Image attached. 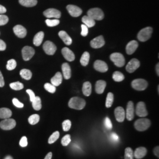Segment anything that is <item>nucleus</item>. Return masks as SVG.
<instances>
[{"mask_svg": "<svg viewBox=\"0 0 159 159\" xmlns=\"http://www.w3.org/2000/svg\"><path fill=\"white\" fill-rule=\"evenodd\" d=\"M71 142V136L70 135H67L64 136L61 139V144L64 146H68Z\"/></svg>", "mask_w": 159, "mask_h": 159, "instance_id": "obj_43", "label": "nucleus"}, {"mask_svg": "<svg viewBox=\"0 0 159 159\" xmlns=\"http://www.w3.org/2000/svg\"><path fill=\"white\" fill-rule=\"evenodd\" d=\"M94 68L96 70L101 73H105L109 69L107 64L101 60H96L94 64Z\"/></svg>", "mask_w": 159, "mask_h": 159, "instance_id": "obj_16", "label": "nucleus"}, {"mask_svg": "<svg viewBox=\"0 0 159 159\" xmlns=\"http://www.w3.org/2000/svg\"><path fill=\"white\" fill-rule=\"evenodd\" d=\"M19 145H20V146H21L22 147H25L27 146L28 142H27V139L26 137L24 136L21 139L20 142H19Z\"/></svg>", "mask_w": 159, "mask_h": 159, "instance_id": "obj_50", "label": "nucleus"}, {"mask_svg": "<svg viewBox=\"0 0 159 159\" xmlns=\"http://www.w3.org/2000/svg\"><path fill=\"white\" fill-rule=\"evenodd\" d=\"M44 34L42 31H40L36 34L33 39V43L35 46H40L44 39Z\"/></svg>", "mask_w": 159, "mask_h": 159, "instance_id": "obj_26", "label": "nucleus"}, {"mask_svg": "<svg viewBox=\"0 0 159 159\" xmlns=\"http://www.w3.org/2000/svg\"><path fill=\"white\" fill-rule=\"evenodd\" d=\"M4 159H12V157H11V156H6L5 158Z\"/></svg>", "mask_w": 159, "mask_h": 159, "instance_id": "obj_58", "label": "nucleus"}, {"mask_svg": "<svg viewBox=\"0 0 159 159\" xmlns=\"http://www.w3.org/2000/svg\"><path fill=\"white\" fill-rule=\"evenodd\" d=\"M16 66H17L16 61L14 59H11L8 61L6 65V68L8 70H12L15 68Z\"/></svg>", "mask_w": 159, "mask_h": 159, "instance_id": "obj_40", "label": "nucleus"}, {"mask_svg": "<svg viewBox=\"0 0 159 159\" xmlns=\"http://www.w3.org/2000/svg\"><path fill=\"white\" fill-rule=\"evenodd\" d=\"M13 31L14 34L21 38H24L27 35V29L21 25H15L13 28Z\"/></svg>", "mask_w": 159, "mask_h": 159, "instance_id": "obj_18", "label": "nucleus"}, {"mask_svg": "<svg viewBox=\"0 0 159 159\" xmlns=\"http://www.w3.org/2000/svg\"><path fill=\"white\" fill-rule=\"evenodd\" d=\"M26 92L28 94V95L29 96V99H30V101L32 102L34 100V99L35 98V94H34V93L33 92V91H32L31 90H29V89H28V90H27V91H26Z\"/></svg>", "mask_w": 159, "mask_h": 159, "instance_id": "obj_51", "label": "nucleus"}, {"mask_svg": "<svg viewBox=\"0 0 159 159\" xmlns=\"http://www.w3.org/2000/svg\"><path fill=\"white\" fill-rule=\"evenodd\" d=\"M104 126L108 130H111L113 127L112 123L111 122V120L109 117H106L104 120Z\"/></svg>", "mask_w": 159, "mask_h": 159, "instance_id": "obj_47", "label": "nucleus"}, {"mask_svg": "<svg viewBox=\"0 0 159 159\" xmlns=\"http://www.w3.org/2000/svg\"><path fill=\"white\" fill-rule=\"evenodd\" d=\"M45 89L50 93H54L56 91V87L50 83H45L44 84Z\"/></svg>", "mask_w": 159, "mask_h": 159, "instance_id": "obj_42", "label": "nucleus"}, {"mask_svg": "<svg viewBox=\"0 0 159 159\" xmlns=\"http://www.w3.org/2000/svg\"><path fill=\"white\" fill-rule=\"evenodd\" d=\"M6 49V44L4 41L0 40V51H4Z\"/></svg>", "mask_w": 159, "mask_h": 159, "instance_id": "obj_52", "label": "nucleus"}, {"mask_svg": "<svg viewBox=\"0 0 159 159\" xmlns=\"http://www.w3.org/2000/svg\"><path fill=\"white\" fill-rule=\"evenodd\" d=\"M105 44V40L102 35L93 39L90 42V45L93 48H99L103 47Z\"/></svg>", "mask_w": 159, "mask_h": 159, "instance_id": "obj_13", "label": "nucleus"}, {"mask_svg": "<svg viewBox=\"0 0 159 159\" xmlns=\"http://www.w3.org/2000/svg\"><path fill=\"white\" fill-rule=\"evenodd\" d=\"M151 125V122L148 119L142 118L137 120L135 123V127L139 132H144L147 130Z\"/></svg>", "mask_w": 159, "mask_h": 159, "instance_id": "obj_2", "label": "nucleus"}, {"mask_svg": "<svg viewBox=\"0 0 159 159\" xmlns=\"http://www.w3.org/2000/svg\"><path fill=\"white\" fill-rule=\"evenodd\" d=\"M109 139H110V140L113 143H117V142H119V136L116 133H112L110 135V137H109Z\"/></svg>", "mask_w": 159, "mask_h": 159, "instance_id": "obj_46", "label": "nucleus"}, {"mask_svg": "<svg viewBox=\"0 0 159 159\" xmlns=\"http://www.w3.org/2000/svg\"><path fill=\"white\" fill-rule=\"evenodd\" d=\"M19 4L26 7H32L37 5V0H19Z\"/></svg>", "mask_w": 159, "mask_h": 159, "instance_id": "obj_30", "label": "nucleus"}, {"mask_svg": "<svg viewBox=\"0 0 159 159\" xmlns=\"http://www.w3.org/2000/svg\"><path fill=\"white\" fill-rule=\"evenodd\" d=\"M40 121V116L38 114H32L28 118V122L31 125H35Z\"/></svg>", "mask_w": 159, "mask_h": 159, "instance_id": "obj_36", "label": "nucleus"}, {"mask_svg": "<svg viewBox=\"0 0 159 159\" xmlns=\"http://www.w3.org/2000/svg\"><path fill=\"white\" fill-rule=\"evenodd\" d=\"M106 87V82L104 80L97 81L96 82V87H95L96 92L99 94H101L103 93Z\"/></svg>", "mask_w": 159, "mask_h": 159, "instance_id": "obj_23", "label": "nucleus"}, {"mask_svg": "<svg viewBox=\"0 0 159 159\" xmlns=\"http://www.w3.org/2000/svg\"><path fill=\"white\" fill-rule=\"evenodd\" d=\"M90 60V54L86 51L82 55L80 58V63L83 66H86L88 65Z\"/></svg>", "mask_w": 159, "mask_h": 159, "instance_id": "obj_33", "label": "nucleus"}, {"mask_svg": "<svg viewBox=\"0 0 159 159\" xmlns=\"http://www.w3.org/2000/svg\"><path fill=\"white\" fill-rule=\"evenodd\" d=\"M63 126V129L64 132H67L68 131L71 126V122L69 120H64L62 124Z\"/></svg>", "mask_w": 159, "mask_h": 159, "instance_id": "obj_44", "label": "nucleus"}, {"mask_svg": "<svg viewBox=\"0 0 159 159\" xmlns=\"http://www.w3.org/2000/svg\"><path fill=\"white\" fill-rule=\"evenodd\" d=\"M132 87L137 91H143L147 88L148 86V83L147 81L144 79L138 78L134 80L132 82Z\"/></svg>", "mask_w": 159, "mask_h": 159, "instance_id": "obj_6", "label": "nucleus"}, {"mask_svg": "<svg viewBox=\"0 0 159 159\" xmlns=\"http://www.w3.org/2000/svg\"><path fill=\"white\" fill-rule=\"evenodd\" d=\"M6 11V8L4 6L0 5V14H3L5 13Z\"/></svg>", "mask_w": 159, "mask_h": 159, "instance_id": "obj_55", "label": "nucleus"}, {"mask_svg": "<svg viewBox=\"0 0 159 159\" xmlns=\"http://www.w3.org/2000/svg\"><path fill=\"white\" fill-rule=\"evenodd\" d=\"M4 77L3 76L0 71V87H2L4 86Z\"/></svg>", "mask_w": 159, "mask_h": 159, "instance_id": "obj_53", "label": "nucleus"}, {"mask_svg": "<svg viewBox=\"0 0 159 159\" xmlns=\"http://www.w3.org/2000/svg\"><path fill=\"white\" fill-rule=\"evenodd\" d=\"M20 76L25 80H29L32 77V73L28 69H22L20 71Z\"/></svg>", "mask_w": 159, "mask_h": 159, "instance_id": "obj_32", "label": "nucleus"}, {"mask_svg": "<svg viewBox=\"0 0 159 159\" xmlns=\"http://www.w3.org/2000/svg\"><path fill=\"white\" fill-rule=\"evenodd\" d=\"M86 104V101L78 97H74L71 98L68 102V106L70 108L78 110L83 109L85 107Z\"/></svg>", "mask_w": 159, "mask_h": 159, "instance_id": "obj_1", "label": "nucleus"}, {"mask_svg": "<svg viewBox=\"0 0 159 159\" xmlns=\"http://www.w3.org/2000/svg\"><path fill=\"white\" fill-rule=\"evenodd\" d=\"M136 113L139 117H144L148 115V112L146 110V104L143 101H140L137 103L136 109Z\"/></svg>", "mask_w": 159, "mask_h": 159, "instance_id": "obj_11", "label": "nucleus"}, {"mask_svg": "<svg viewBox=\"0 0 159 159\" xmlns=\"http://www.w3.org/2000/svg\"><path fill=\"white\" fill-rule=\"evenodd\" d=\"M60 137V133L58 131L55 132L54 133H53L50 137V138L48 139V143L49 144H53L54 142H55L57 139L59 138Z\"/></svg>", "mask_w": 159, "mask_h": 159, "instance_id": "obj_37", "label": "nucleus"}, {"mask_svg": "<svg viewBox=\"0 0 159 159\" xmlns=\"http://www.w3.org/2000/svg\"><path fill=\"white\" fill-rule=\"evenodd\" d=\"M35 50L33 48L29 46L24 47L22 50V55L24 60H29L34 55Z\"/></svg>", "mask_w": 159, "mask_h": 159, "instance_id": "obj_9", "label": "nucleus"}, {"mask_svg": "<svg viewBox=\"0 0 159 159\" xmlns=\"http://www.w3.org/2000/svg\"><path fill=\"white\" fill-rule=\"evenodd\" d=\"M110 60L114 64L119 67H123L125 64V58L122 54L119 53H114L111 54Z\"/></svg>", "mask_w": 159, "mask_h": 159, "instance_id": "obj_5", "label": "nucleus"}, {"mask_svg": "<svg viewBox=\"0 0 159 159\" xmlns=\"http://www.w3.org/2000/svg\"><path fill=\"white\" fill-rule=\"evenodd\" d=\"M91 90H92V87L91 84L90 82L86 81L84 83L83 86L82 91L84 96H89L91 94Z\"/></svg>", "mask_w": 159, "mask_h": 159, "instance_id": "obj_28", "label": "nucleus"}, {"mask_svg": "<svg viewBox=\"0 0 159 159\" xmlns=\"http://www.w3.org/2000/svg\"><path fill=\"white\" fill-rule=\"evenodd\" d=\"M87 15L94 20H102L104 17V12L99 8H94L89 9L87 12Z\"/></svg>", "mask_w": 159, "mask_h": 159, "instance_id": "obj_4", "label": "nucleus"}, {"mask_svg": "<svg viewBox=\"0 0 159 159\" xmlns=\"http://www.w3.org/2000/svg\"><path fill=\"white\" fill-rule=\"evenodd\" d=\"M114 101V95L112 93H109L107 96L106 106L107 108H110L112 107Z\"/></svg>", "mask_w": 159, "mask_h": 159, "instance_id": "obj_35", "label": "nucleus"}, {"mask_svg": "<svg viewBox=\"0 0 159 159\" xmlns=\"http://www.w3.org/2000/svg\"><path fill=\"white\" fill-rule=\"evenodd\" d=\"M138 46H139V44L135 40H132L130 42H129L127 44L126 46V48L127 54L129 55L133 54L136 51L137 48H138Z\"/></svg>", "mask_w": 159, "mask_h": 159, "instance_id": "obj_20", "label": "nucleus"}, {"mask_svg": "<svg viewBox=\"0 0 159 159\" xmlns=\"http://www.w3.org/2000/svg\"><path fill=\"white\" fill-rule=\"evenodd\" d=\"M63 81V76L60 72H57L55 76L51 79V82L53 85L55 87L60 86Z\"/></svg>", "mask_w": 159, "mask_h": 159, "instance_id": "obj_25", "label": "nucleus"}, {"mask_svg": "<svg viewBox=\"0 0 159 159\" xmlns=\"http://www.w3.org/2000/svg\"><path fill=\"white\" fill-rule=\"evenodd\" d=\"M153 152H154V154L155 155V156H157L158 158H159V146H157V147H156L155 148V149H154V151H153Z\"/></svg>", "mask_w": 159, "mask_h": 159, "instance_id": "obj_54", "label": "nucleus"}, {"mask_svg": "<svg viewBox=\"0 0 159 159\" xmlns=\"http://www.w3.org/2000/svg\"><path fill=\"white\" fill-rule=\"evenodd\" d=\"M153 32V28L150 27H146L140 31L137 34V38L139 41L145 42L149 40Z\"/></svg>", "mask_w": 159, "mask_h": 159, "instance_id": "obj_3", "label": "nucleus"}, {"mask_svg": "<svg viewBox=\"0 0 159 159\" xmlns=\"http://www.w3.org/2000/svg\"><path fill=\"white\" fill-rule=\"evenodd\" d=\"M45 23L48 27H55L59 24L60 21L58 19H50L48 18L45 20Z\"/></svg>", "mask_w": 159, "mask_h": 159, "instance_id": "obj_41", "label": "nucleus"}, {"mask_svg": "<svg viewBox=\"0 0 159 159\" xmlns=\"http://www.w3.org/2000/svg\"><path fill=\"white\" fill-rule=\"evenodd\" d=\"M12 116V112L7 108L0 109V119H8Z\"/></svg>", "mask_w": 159, "mask_h": 159, "instance_id": "obj_29", "label": "nucleus"}, {"mask_svg": "<svg viewBox=\"0 0 159 159\" xmlns=\"http://www.w3.org/2000/svg\"><path fill=\"white\" fill-rule=\"evenodd\" d=\"M61 68L64 78L66 80L70 79L71 76V71L69 64L66 63H64L63 64Z\"/></svg>", "mask_w": 159, "mask_h": 159, "instance_id": "obj_21", "label": "nucleus"}, {"mask_svg": "<svg viewBox=\"0 0 159 159\" xmlns=\"http://www.w3.org/2000/svg\"><path fill=\"white\" fill-rule=\"evenodd\" d=\"M135 117V107L134 104L132 101H130L127 103L126 112V117L127 120L132 121L133 120Z\"/></svg>", "mask_w": 159, "mask_h": 159, "instance_id": "obj_14", "label": "nucleus"}, {"mask_svg": "<svg viewBox=\"0 0 159 159\" xmlns=\"http://www.w3.org/2000/svg\"><path fill=\"white\" fill-rule=\"evenodd\" d=\"M58 35L60 38L63 41V42L68 45H70L72 43V39L68 35V34L64 31H60L58 32Z\"/></svg>", "mask_w": 159, "mask_h": 159, "instance_id": "obj_24", "label": "nucleus"}, {"mask_svg": "<svg viewBox=\"0 0 159 159\" xmlns=\"http://www.w3.org/2000/svg\"><path fill=\"white\" fill-rule=\"evenodd\" d=\"M147 150L146 148L144 147H140L136 149L134 153V157L137 159L143 158L147 154Z\"/></svg>", "mask_w": 159, "mask_h": 159, "instance_id": "obj_22", "label": "nucleus"}, {"mask_svg": "<svg viewBox=\"0 0 159 159\" xmlns=\"http://www.w3.org/2000/svg\"><path fill=\"white\" fill-rule=\"evenodd\" d=\"M140 65V61L136 58L132 59L126 65V70L130 73L135 72Z\"/></svg>", "mask_w": 159, "mask_h": 159, "instance_id": "obj_12", "label": "nucleus"}, {"mask_svg": "<svg viewBox=\"0 0 159 159\" xmlns=\"http://www.w3.org/2000/svg\"><path fill=\"white\" fill-rule=\"evenodd\" d=\"M16 126V122L14 119H6L0 123V127L4 130H9L14 129Z\"/></svg>", "mask_w": 159, "mask_h": 159, "instance_id": "obj_7", "label": "nucleus"}, {"mask_svg": "<svg viewBox=\"0 0 159 159\" xmlns=\"http://www.w3.org/2000/svg\"><path fill=\"white\" fill-rule=\"evenodd\" d=\"M114 114L116 119V120L118 122H124L126 117V112L124 109L122 107H117L114 110Z\"/></svg>", "mask_w": 159, "mask_h": 159, "instance_id": "obj_17", "label": "nucleus"}, {"mask_svg": "<svg viewBox=\"0 0 159 159\" xmlns=\"http://www.w3.org/2000/svg\"><path fill=\"white\" fill-rule=\"evenodd\" d=\"M67 9L69 14L73 17H78L81 15L83 11L80 8L74 5H68L67 6Z\"/></svg>", "mask_w": 159, "mask_h": 159, "instance_id": "obj_15", "label": "nucleus"}, {"mask_svg": "<svg viewBox=\"0 0 159 159\" xmlns=\"http://www.w3.org/2000/svg\"><path fill=\"white\" fill-rule=\"evenodd\" d=\"M52 156H53L52 153H51V152H50V153H48L46 155V156H45V158H44V159H51V158H52Z\"/></svg>", "mask_w": 159, "mask_h": 159, "instance_id": "obj_56", "label": "nucleus"}, {"mask_svg": "<svg viewBox=\"0 0 159 159\" xmlns=\"http://www.w3.org/2000/svg\"><path fill=\"white\" fill-rule=\"evenodd\" d=\"M32 105L34 110L37 111L41 110L42 105H41V100L40 97H35L34 100L32 101Z\"/></svg>", "mask_w": 159, "mask_h": 159, "instance_id": "obj_31", "label": "nucleus"}, {"mask_svg": "<svg viewBox=\"0 0 159 159\" xmlns=\"http://www.w3.org/2000/svg\"><path fill=\"white\" fill-rule=\"evenodd\" d=\"M82 21L84 25H86L88 28L93 27L95 25L96 22L93 18L90 17L88 15H84L82 18Z\"/></svg>", "mask_w": 159, "mask_h": 159, "instance_id": "obj_27", "label": "nucleus"}, {"mask_svg": "<svg viewBox=\"0 0 159 159\" xmlns=\"http://www.w3.org/2000/svg\"><path fill=\"white\" fill-rule=\"evenodd\" d=\"M43 50L48 55H54L57 50L55 45L50 41H47L43 45Z\"/></svg>", "mask_w": 159, "mask_h": 159, "instance_id": "obj_8", "label": "nucleus"}, {"mask_svg": "<svg viewBox=\"0 0 159 159\" xmlns=\"http://www.w3.org/2000/svg\"><path fill=\"white\" fill-rule=\"evenodd\" d=\"M159 63L156 65V73L158 74V76H159Z\"/></svg>", "mask_w": 159, "mask_h": 159, "instance_id": "obj_57", "label": "nucleus"}, {"mask_svg": "<svg viewBox=\"0 0 159 159\" xmlns=\"http://www.w3.org/2000/svg\"><path fill=\"white\" fill-rule=\"evenodd\" d=\"M63 57L68 61H73L75 59V55L74 53L67 47H64L61 50Z\"/></svg>", "mask_w": 159, "mask_h": 159, "instance_id": "obj_19", "label": "nucleus"}, {"mask_svg": "<svg viewBox=\"0 0 159 159\" xmlns=\"http://www.w3.org/2000/svg\"><path fill=\"white\" fill-rule=\"evenodd\" d=\"M113 79L116 82H120L124 80V76L120 71H115L113 74Z\"/></svg>", "mask_w": 159, "mask_h": 159, "instance_id": "obj_34", "label": "nucleus"}, {"mask_svg": "<svg viewBox=\"0 0 159 159\" xmlns=\"http://www.w3.org/2000/svg\"><path fill=\"white\" fill-rule=\"evenodd\" d=\"M9 86L12 90H20L24 88V85L19 81L12 83L9 84Z\"/></svg>", "mask_w": 159, "mask_h": 159, "instance_id": "obj_38", "label": "nucleus"}, {"mask_svg": "<svg viewBox=\"0 0 159 159\" xmlns=\"http://www.w3.org/2000/svg\"><path fill=\"white\" fill-rule=\"evenodd\" d=\"M81 26V35H83L84 37L87 36L88 34V27L84 24H82Z\"/></svg>", "mask_w": 159, "mask_h": 159, "instance_id": "obj_48", "label": "nucleus"}, {"mask_svg": "<svg viewBox=\"0 0 159 159\" xmlns=\"http://www.w3.org/2000/svg\"><path fill=\"white\" fill-rule=\"evenodd\" d=\"M134 154L133 151L130 147H127L125 149L124 159H133Z\"/></svg>", "mask_w": 159, "mask_h": 159, "instance_id": "obj_39", "label": "nucleus"}, {"mask_svg": "<svg viewBox=\"0 0 159 159\" xmlns=\"http://www.w3.org/2000/svg\"><path fill=\"white\" fill-rule=\"evenodd\" d=\"M44 15L48 18H54L55 19H58L61 17V12L58 11V9H54V8H49L46 9L43 12Z\"/></svg>", "mask_w": 159, "mask_h": 159, "instance_id": "obj_10", "label": "nucleus"}, {"mask_svg": "<svg viewBox=\"0 0 159 159\" xmlns=\"http://www.w3.org/2000/svg\"><path fill=\"white\" fill-rule=\"evenodd\" d=\"M8 17L3 14H0V26L5 25L8 22Z\"/></svg>", "mask_w": 159, "mask_h": 159, "instance_id": "obj_45", "label": "nucleus"}, {"mask_svg": "<svg viewBox=\"0 0 159 159\" xmlns=\"http://www.w3.org/2000/svg\"><path fill=\"white\" fill-rule=\"evenodd\" d=\"M12 103L15 107H17L18 108H22L24 107V104L22 103H21L20 101H19V100L15 98L13 99Z\"/></svg>", "mask_w": 159, "mask_h": 159, "instance_id": "obj_49", "label": "nucleus"}]
</instances>
